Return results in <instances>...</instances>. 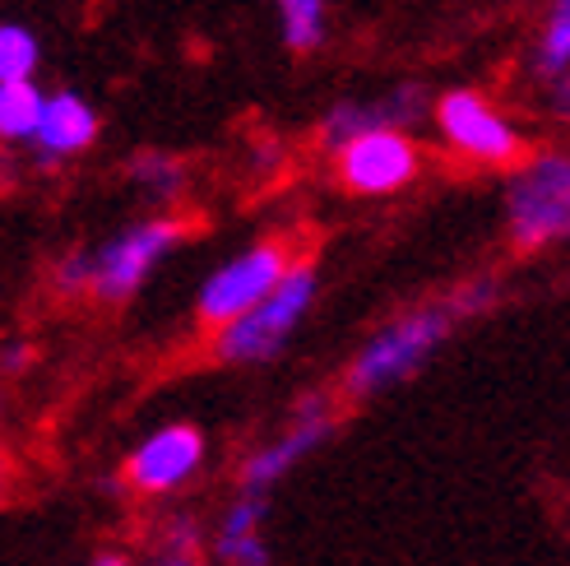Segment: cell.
I'll list each match as a JSON object with an SVG mask.
<instances>
[{
  "label": "cell",
  "mask_w": 570,
  "mask_h": 566,
  "mask_svg": "<svg viewBox=\"0 0 570 566\" xmlns=\"http://www.w3.org/2000/svg\"><path fill=\"white\" fill-rule=\"evenodd\" d=\"M566 70H570V0H548V14L529 47V79L548 84Z\"/></svg>",
  "instance_id": "cell-13"
},
{
  "label": "cell",
  "mask_w": 570,
  "mask_h": 566,
  "mask_svg": "<svg viewBox=\"0 0 570 566\" xmlns=\"http://www.w3.org/2000/svg\"><path fill=\"white\" fill-rule=\"evenodd\" d=\"M42 89L33 79H0V145H28L42 121Z\"/></svg>",
  "instance_id": "cell-15"
},
{
  "label": "cell",
  "mask_w": 570,
  "mask_h": 566,
  "mask_svg": "<svg viewBox=\"0 0 570 566\" xmlns=\"http://www.w3.org/2000/svg\"><path fill=\"white\" fill-rule=\"evenodd\" d=\"M94 566H130V562H126V557H121V553H102V557H98V562H94Z\"/></svg>",
  "instance_id": "cell-24"
},
{
  "label": "cell",
  "mask_w": 570,
  "mask_h": 566,
  "mask_svg": "<svg viewBox=\"0 0 570 566\" xmlns=\"http://www.w3.org/2000/svg\"><path fill=\"white\" fill-rule=\"evenodd\" d=\"M321 293V274L311 261H293L274 289L242 311L237 321H227L214 330V358L233 362V367H255L283 353V344L293 339V330L306 321V311L316 306Z\"/></svg>",
  "instance_id": "cell-3"
},
{
  "label": "cell",
  "mask_w": 570,
  "mask_h": 566,
  "mask_svg": "<svg viewBox=\"0 0 570 566\" xmlns=\"http://www.w3.org/2000/svg\"><path fill=\"white\" fill-rule=\"evenodd\" d=\"M154 566H199V557L195 553H163Z\"/></svg>",
  "instance_id": "cell-23"
},
{
  "label": "cell",
  "mask_w": 570,
  "mask_h": 566,
  "mask_svg": "<svg viewBox=\"0 0 570 566\" xmlns=\"http://www.w3.org/2000/svg\"><path fill=\"white\" fill-rule=\"evenodd\" d=\"M94 139H98V111L89 98H79L70 89H56L42 98V121L33 130V158L42 167H56V163H66L83 149H94Z\"/></svg>",
  "instance_id": "cell-11"
},
{
  "label": "cell",
  "mask_w": 570,
  "mask_h": 566,
  "mask_svg": "<svg viewBox=\"0 0 570 566\" xmlns=\"http://www.w3.org/2000/svg\"><path fill=\"white\" fill-rule=\"evenodd\" d=\"M265 516H269V497L265 492H246L227 506V516L218 525V557L227 566H269V544H265Z\"/></svg>",
  "instance_id": "cell-12"
},
{
  "label": "cell",
  "mask_w": 570,
  "mask_h": 566,
  "mask_svg": "<svg viewBox=\"0 0 570 566\" xmlns=\"http://www.w3.org/2000/svg\"><path fill=\"white\" fill-rule=\"evenodd\" d=\"M283 23V47L293 56H311L330 42V0H274Z\"/></svg>",
  "instance_id": "cell-14"
},
{
  "label": "cell",
  "mask_w": 570,
  "mask_h": 566,
  "mask_svg": "<svg viewBox=\"0 0 570 566\" xmlns=\"http://www.w3.org/2000/svg\"><path fill=\"white\" fill-rule=\"evenodd\" d=\"M10 492H14V456L0 446V501H10Z\"/></svg>",
  "instance_id": "cell-21"
},
{
  "label": "cell",
  "mask_w": 570,
  "mask_h": 566,
  "mask_svg": "<svg viewBox=\"0 0 570 566\" xmlns=\"http://www.w3.org/2000/svg\"><path fill=\"white\" fill-rule=\"evenodd\" d=\"M426 111H432V94L422 89V84H394V89L376 94V98H344L325 111L321 121V145L325 149H338L344 139L362 135V130H409L417 126Z\"/></svg>",
  "instance_id": "cell-10"
},
{
  "label": "cell",
  "mask_w": 570,
  "mask_h": 566,
  "mask_svg": "<svg viewBox=\"0 0 570 566\" xmlns=\"http://www.w3.org/2000/svg\"><path fill=\"white\" fill-rule=\"evenodd\" d=\"M28 358H33V353H28V344H10L6 353H0V367H6V372H23Z\"/></svg>",
  "instance_id": "cell-22"
},
{
  "label": "cell",
  "mask_w": 570,
  "mask_h": 566,
  "mask_svg": "<svg viewBox=\"0 0 570 566\" xmlns=\"http://www.w3.org/2000/svg\"><path fill=\"white\" fill-rule=\"evenodd\" d=\"M126 177L149 195V201H163V205H173V201H181V191H186V182H190V173H186V163L177 158V154H135L130 158V167H126Z\"/></svg>",
  "instance_id": "cell-16"
},
{
  "label": "cell",
  "mask_w": 570,
  "mask_h": 566,
  "mask_svg": "<svg viewBox=\"0 0 570 566\" xmlns=\"http://www.w3.org/2000/svg\"><path fill=\"white\" fill-rule=\"evenodd\" d=\"M330 437H334V409H330V400H325V394H306L288 428H283L274 441H265L242 465V488L269 497V488H278L283 478H288L311 456V450H321Z\"/></svg>",
  "instance_id": "cell-8"
},
{
  "label": "cell",
  "mask_w": 570,
  "mask_h": 566,
  "mask_svg": "<svg viewBox=\"0 0 570 566\" xmlns=\"http://www.w3.org/2000/svg\"><path fill=\"white\" fill-rule=\"evenodd\" d=\"M422 173V149L409 130H362L334 149V177L348 195H394Z\"/></svg>",
  "instance_id": "cell-7"
},
{
  "label": "cell",
  "mask_w": 570,
  "mask_h": 566,
  "mask_svg": "<svg viewBox=\"0 0 570 566\" xmlns=\"http://www.w3.org/2000/svg\"><path fill=\"white\" fill-rule=\"evenodd\" d=\"M432 117H436V130H441L445 145L478 167H515L529 154L524 130L478 89L441 94L432 103Z\"/></svg>",
  "instance_id": "cell-4"
},
{
  "label": "cell",
  "mask_w": 570,
  "mask_h": 566,
  "mask_svg": "<svg viewBox=\"0 0 570 566\" xmlns=\"http://www.w3.org/2000/svg\"><path fill=\"white\" fill-rule=\"evenodd\" d=\"M51 289L61 297H79L94 289V251H70V256L56 261L51 270Z\"/></svg>",
  "instance_id": "cell-18"
},
{
  "label": "cell",
  "mask_w": 570,
  "mask_h": 566,
  "mask_svg": "<svg viewBox=\"0 0 570 566\" xmlns=\"http://www.w3.org/2000/svg\"><path fill=\"white\" fill-rule=\"evenodd\" d=\"M293 261H297L293 242H288V237H269V242L246 246L242 256H233L227 265H218V270L205 279V289H199V302H195L199 325L218 330V325H227V321H237L242 311H250L283 274H288Z\"/></svg>",
  "instance_id": "cell-6"
},
{
  "label": "cell",
  "mask_w": 570,
  "mask_h": 566,
  "mask_svg": "<svg viewBox=\"0 0 570 566\" xmlns=\"http://www.w3.org/2000/svg\"><path fill=\"white\" fill-rule=\"evenodd\" d=\"M460 306L450 297L441 302H422L404 316H394L390 325H381L366 344L357 349V358L344 372V394L348 400H372V394L394 390L399 381H409L413 372H422L426 362L436 358V349L460 325Z\"/></svg>",
  "instance_id": "cell-1"
},
{
  "label": "cell",
  "mask_w": 570,
  "mask_h": 566,
  "mask_svg": "<svg viewBox=\"0 0 570 566\" xmlns=\"http://www.w3.org/2000/svg\"><path fill=\"white\" fill-rule=\"evenodd\" d=\"M199 465H205V432L195 422H167V428H158L130 450L126 484L145 497H163L190 484V474Z\"/></svg>",
  "instance_id": "cell-9"
},
{
  "label": "cell",
  "mask_w": 570,
  "mask_h": 566,
  "mask_svg": "<svg viewBox=\"0 0 570 566\" xmlns=\"http://www.w3.org/2000/svg\"><path fill=\"white\" fill-rule=\"evenodd\" d=\"M450 302L460 306V316L464 321H473V316H482V311H492L497 302H501V283L497 279H469V283H460V289H450Z\"/></svg>",
  "instance_id": "cell-19"
},
{
  "label": "cell",
  "mask_w": 570,
  "mask_h": 566,
  "mask_svg": "<svg viewBox=\"0 0 570 566\" xmlns=\"http://www.w3.org/2000/svg\"><path fill=\"white\" fill-rule=\"evenodd\" d=\"M186 233H190V223L177 218V214L130 223L126 233H117L111 242H102L94 251V289L89 293L107 306L135 297V289L186 242Z\"/></svg>",
  "instance_id": "cell-5"
},
{
  "label": "cell",
  "mask_w": 570,
  "mask_h": 566,
  "mask_svg": "<svg viewBox=\"0 0 570 566\" xmlns=\"http://www.w3.org/2000/svg\"><path fill=\"white\" fill-rule=\"evenodd\" d=\"M505 237L515 251L570 246V154H524L505 182Z\"/></svg>",
  "instance_id": "cell-2"
},
{
  "label": "cell",
  "mask_w": 570,
  "mask_h": 566,
  "mask_svg": "<svg viewBox=\"0 0 570 566\" xmlns=\"http://www.w3.org/2000/svg\"><path fill=\"white\" fill-rule=\"evenodd\" d=\"M538 103H543V111H548L557 126L570 130V70L557 75V79H548V84H538Z\"/></svg>",
  "instance_id": "cell-20"
},
{
  "label": "cell",
  "mask_w": 570,
  "mask_h": 566,
  "mask_svg": "<svg viewBox=\"0 0 570 566\" xmlns=\"http://www.w3.org/2000/svg\"><path fill=\"white\" fill-rule=\"evenodd\" d=\"M42 61L38 38L23 23H0V79H33Z\"/></svg>",
  "instance_id": "cell-17"
}]
</instances>
